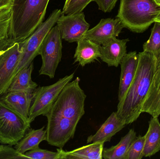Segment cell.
Here are the masks:
<instances>
[{
    "mask_svg": "<svg viewBox=\"0 0 160 159\" xmlns=\"http://www.w3.org/2000/svg\"><path fill=\"white\" fill-rule=\"evenodd\" d=\"M80 83V78L77 77L68 83L45 115L48 119L46 141L50 145L62 148L75 136L85 114L87 97Z\"/></svg>",
    "mask_w": 160,
    "mask_h": 159,
    "instance_id": "cell-1",
    "label": "cell"
},
{
    "mask_svg": "<svg viewBox=\"0 0 160 159\" xmlns=\"http://www.w3.org/2000/svg\"><path fill=\"white\" fill-rule=\"evenodd\" d=\"M138 55V66L134 79L117 106V114L126 125L136 121L142 113V108L158 63V59L149 52L143 51Z\"/></svg>",
    "mask_w": 160,
    "mask_h": 159,
    "instance_id": "cell-2",
    "label": "cell"
},
{
    "mask_svg": "<svg viewBox=\"0 0 160 159\" xmlns=\"http://www.w3.org/2000/svg\"><path fill=\"white\" fill-rule=\"evenodd\" d=\"M50 0H13L8 39L22 42L43 22Z\"/></svg>",
    "mask_w": 160,
    "mask_h": 159,
    "instance_id": "cell-3",
    "label": "cell"
},
{
    "mask_svg": "<svg viewBox=\"0 0 160 159\" xmlns=\"http://www.w3.org/2000/svg\"><path fill=\"white\" fill-rule=\"evenodd\" d=\"M160 13V6L154 0H120L117 18L124 28L142 33L154 23Z\"/></svg>",
    "mask_w": 160,
    "mask_h": 159,
    "instance_id": "cell-4",
    "label": "cell"
},
{
    "mask_svg": "<svg viewBox=\"0 0 160 159\" xmlns=\"http://www.w3.org/2000/svg\"><path fill=\"white\" fill-rule=\"evenodd\" d=\"M25 41L0 40V97L7 92L17 74Z\"/></svg>",
    "mask_w": 160,
    "mask_h": 159,
    "instance_id": "cell-5",
    "label": "cell"
},
{
    "mask_svg": "<svg viewBox=\"0 0 160 159\" xmlns=\"http://www.w3.org/2000/svg\"><path fill=\"white\" fill-rule=\"evenodd\" d=\"M30 127V122L0 101V143L16 145Z\"/></svg>",
    "mask_w": 160,
    "mask_h": 159,
    "instance_id": "cell-6",
    "label": "cell"
},
{
    "mask_svg": "<svg viewBox=\"0 0 160 159\" xmlns=\"http://www.w3.org/2000/svg\"><path fill=\"white\" fill-rule=\"evenodd\" d=\"M74 73L59 79L52 85L37 88L29 111V121H34L37 117L45 116L49 112L59 94L66 85L72 80Z\"/></svg>",
    "mask_w": 160,
    "mask_h": 159,
    "instance_id": "cell-7",
    "label": "cell"
},
{
    "mask_svg": "<svg viewBox=\"0 0 160 159\" xmlns=\"http://www.w3.org/2000/svg\"><path fill=\"white\" fill-rule=\"evenodd\" d=\"M62 38L57 25L53 26L43 40L39 55L42 58V65L39 75H46L53 78L62 58Z\"/></svg>",
    "mask_w": 160,
    "mask_h": 159,
    "instance_id": "cell-8",
    "label": "cell"
},
{
    "mask_svg": "<svg viewBox=\"0 0 160 159\" xmlns=\"http://www.w3.org/2000/svg\"><path fill=\"white\" fill-rule=\"evenodd\" d=\"M62 15L60 9H56L51 13L48 17L43 21L33 33L24 40L23 53L18 67L17 73L20 70L29 66L39 55L40 47L48 33L54 26L59 18Z\"/></svg>",
    "mask_w": 160,
    "mask_h": 159,
    "instance_id": "cell-9",
    "label": "cell"
},
{
    "mask_svg": "<svg viewBox=\"0 0 160 159\" xmlns=\"http://www.w3.org/2000/svg\"><path fill=\"white\" fill-rule=\"evenodd\" d=\"M56 24L62 39L70 43H78L83 38L90 27L82 12L69 15L62 14Z\"/></svg>",
    "mask_w": 160,
    "mask_h": 159,
    "instance_id": "cell-10",
    "label": "cell"
},
{
    "mask_svg": "<svg viewBox=\"0 0 160 159\" xmlns=\"http://www.w3.org/2000/svg\"><path fill=\"white\" fill-rule=\"evenodd\" d=\"M124 28L118 18L102 19L96 26L86 32L83 38L103 45L113 38L118 37Z\"/></svg>",
    "mask_w": 160,
    "mask_h": 159,
    "instance_id": "cell-11",
    "label": "cell"
},
{
    "mask_svg": "<svg viewBox=\"0 0 160 159\" xmlns=\"http://www.w3.org/2000/svg\"><path fill=\"white\" fill-rule=\"evenodd\" d=\"M33 97V93L23 91H9L0 97V101L29 122V111Z\"/></svg>",
    "mask_w": 160,
    "mask_h": 159,
    "instance_id": "cell-12",
    "label": "cell"
},
{
    "mask_svg": "<svg viewBox=\"0 0 160 159\" xmlns=\"http://www.w3.org/2000/svg\"><path fill=\"white\" fill-rule=\"evenodd\" d=\"M138 55L136 51L127 53L120 63L121 73L118 89V101H120L133 81L137 71Z\"/></svg>",
    "mask_w": 160,
    "mask_h": 159,
    "instance_id": "cell-13",
    "label": "cell"
},
{
    "mask_svg": "<svg viewBox=\"0 0 160 159\" xmlns=\"http://www.w3.org/2000/svg\"><path fill=\"white\" fill-rule=\"evenodd\" d=\"M128 39L113 38L100 48V58L108 66L118 67L127 54V44Z\"/></svg>",
    "mask_w": 160,
    "mask_h": 159,
    "instance_id": "cell-14",
    "label": "cell"
},
{
    "mask_svg": "<svg viewBox=\"0 0 160 159\" xmlns=\"http://www.w3.org/2000/svg\"><path fill=\"white\" fill-rule=\"evenodd\" d=\"M126 125L124 120L118 115L116 112H113L97 133L88 136L87 143H104L110 142L112 137L123 129Z\"/></svg>",
    "mask_w": 160,
    "mask_h": 159,
    "instance_id": "cell-15",
    "label": "cell"
},
{
    "mask_svg": "<svg viewBox=\"0 0 160 159\" xmlns=\"http://www.w3.org/2000/svg\"><path fill=\"white\" fill-rule=\"evenodd\" d=\"M142 113L152 117L160 116V58L158 59L152 83L144 102Z\"/></svg>",
    "mask_w": 160,
    "mask_h": 159,
    "instance_id": "cell-16",
    "label": "cell"
},
{
    "mask_svg": "<svg viewBox=\"0 0 160 159\" xmlns=\"http://www.w3.org/2000/svg\"><path fill=\"white\" fill-rule=\"evenodd\" d=\"M101 45L86 38H83L78 42L74 55L75 62L82 66L94 62L101 56Z\"/></svg>",
    "mask_w": 160,
    "mask_h": 159,
    "instance_id": "cell-17",
    "label": "cell"
},
{
    "mask_svg": "<svg viewBox=\"0 0 160 159\" xmlns=\"http://www.w3.org/2000/svg\"><path fill=\"white\" fill-rule=\"evenodd\" d=\"M104 144L91 143L70 151H64L62 148L57 149L60 152L61 159H102Z\"/></svg>",
    "mask_w": 160,
    "mask_h": 159,
    "instance_id": "cell-18",
    "label": "cell"
},
{
    "mask_svg": "<svg viewBox=\"0 0 160 159\" xmlns=\"http://www.w3.org/2000/svg\"><path fill=\"white\" fill-rule=\"evenodd\" d=\"M144 136L143 157H150L160 151V123L158 117L152 116Z\"/></svg>",
    "mask_w": 160,
    "mask_h": 159,
    "instance_id": "cell-19",
    "label": "cell"
},
{
    "mask_svg": "<svg viewBox=\"0 0 160 159\" xmlns=\"http://www.w3.org/2000/svg\"><path fill=\"white\" fill-rule=\"evenodd\" d=\"M34 69L33 63L29 66L23 68L16 74L7 92L23 91L33 93L38 84L32 80V74Z\"/></svg>",
    "mask_w": 160,
    "mask_h": 159,
    "instance_id": "cell-20",
    "label": "cell"
},
{
    "mask_svg": "<svg viewBox=\"0 0 160 159\" xmlns=\"http://www.w3.org/2000/svg\"><path fill=\"white\" fill-rule=\"evenodd\" d=\"M137 137L136 132L131 129L122 137L118 144L110 148H103L102 157L104 159H126L128 151L132 143Z\"/></svg>",
    "mask_w": 160,
    "mask_h": 159,
    "instance_id": "cell-21",
    "label": "cell"
},
{
    "mask_svg": "<svg viewBox=\"0 0 160 159\" xmlns=\"http://www.w3.org/2000/svg\"><path fill=\"white\" fill-rule=\"evenodd\" d=\"M47 140V131L45 127L38 129H29L24 137L15 145V148L21 154L39 147L41 142Z\"/></svg>",
    "mask_w": 160,
    "mask_h": 159,
    "instance_id": "cell-22",
    "label": "cell"
},
{
    "mask_svg": "<svg viewBox=\"0 0 160 159\" xmlns=\"http://www.w3.org/2000/svg\"><path fill=\"white\" fill-rule=\"evenodd\" d=\"M148 40L143 45V51L153 54L158 59L160 58V22H154Z\"/></svg>",
    "mask_w": 160,
    "mask_h": 159,
    "instance_id": "cell-23",
    "label": "cell"
},
{
    "mask_svg": "<svg viewBox=\"0 0 160 159\" xmlns=\"http://www.w3.org/2000/svg\"><path fill=\"white\" fill-rule=\"evenodd\" d=\"M145 136L136 137L127 153L126 159H142L143 157Z\"/></svg>",
    "mask_w": 160,
    "mask_h": 159,
    "instance_id": "cell-24",
    "label": "cell"
},
{
    "mask_svg": "<svg viewBox=\"0 0 160 159\" xmlns=\"http://www.w3.org/2000/svg\"><path fill=\"white\" fill-rule=\"evenodd\" d=\"M11 15V7L0 11V40L8 38Z\"/></svg>",
    "mask_w": 160,
    "mask_h": 159,
    "instance_id": "cell-25",
    "label": "cell"
},
{
    "mask_svg": "<svg viewBox=\"0 0 160 159\" xmlns=\"http://www.w3.org/2000/svg\"><path fill=\"white\" fill-rule=\"evenodd\" d=\"M24 155L28 159H61V155L59 150L54 152L46 149L38 148L27 151Z\"/></svg>",
    "mask_w": 160,
    "mask_h": 159,
    "instance_id": "cell-26",
    "label": "cell"
},
{
    "mask_svg": "<svg viewBox=\"0 0 160 159\" xmlns=\"http://www.w3.org/2000/svg\"><path fill=\"white\" fill-rule=\"evenodd\" d=\"M94 0H70L68 4L64 6L62 14L69 15L82 12Z\"/></svg>",
    "mask_w": 160,
    "mask_h": 159,
    "instance_id": "cell-27",
    "label": "cell"
},
{
    "mask_svg": "<svg viewBox=\"0 0 160 159\" xmlns=\"http://www.w3.org/2000/svg\"><path fill=\"white\" fill-rule=\"evenodd\" d=\"M0 159H28L24 154H21L15 147L9 145H0Z\"/></svg>",
    "mask_w": 160,
    "mask_h": 159,
    "instance_id": "cell-28",
    "label": "cell"
},
{
    "mask_svg": "<svg viewBox=\"0 0 160 159\" xmlns=\"http://www.w3.org/2000/svg\"><path fill=\"white\" fill-rule=\"evenodd\" d=\"M118 0H94L98 9L104 13L111 12L114 8Z\"/></svg>",
    "mask_w": 160,
    "mask_h": 159,
    "instance_id": "cell-29",
    "label": "cell"
},
{
    "mask_svg": "<svg viewBox=\"0 0 160 159\" xmlns=\"http://www.w3.org/2000/svg\"><path fill=\"white\" fill-rule=\"evenodd\" d=\"M13 0H0V11L7 8L11 7Z\"/></svg>",
    "mask_w": 160,
    "mask_h": 159,
    "instance_id": "cell-30",
    "label": "cell"
},
{
    "mask_svg": "<svg viewBox=\"0 0 160 159\" xmlns=\"http://www.w3.org/2000/svg\"><path fill=\"white\" fill-rule=\"evenodd\" d=\"M155 21H158V22H160V13L159 14L158 16V17H157V18L155 20Z\"/></svg>",
    "mask_w": 160,
    "mask_h": 159,
    "instance_id": "cell-31",
    "label": "cell"
},
{
    "mask_svg": "<svg viewBox=\"0 0 160 159\" xmlns=\"http://www.w3.org/2000/svg\"><path fill=\"white\" fill-rule=\"evenodd\" d=\"M70 0H66L65 2L64 5V6H66L68 4V3L70 2Z\"/></svg>",
    "mask_w": 160,
    "mask_h": 159,
    "instance_id": "cell-32",
    "label": "cell"
},
{
    "mask_svg": "<svg viewBox=\"0 0 160 159\" xmlns=\"http://www.w3.org/2000/svg\"><path fill=\"white\" fill-rule=\"evenodd\" d=\"M154 1L158 5L160 6V0H154Z\"/></svg>",
    "mask_w": 160,
    "mask_h": 159,
    "instance_id": "cell-33",
    "label": "cell"
}]
</instances>
